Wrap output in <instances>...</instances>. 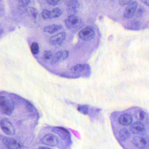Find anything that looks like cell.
Returning <instances> with one entry per match:
<instances>
[{
  "instance_id": "13",
  "label": "cell",
  "mask_w": 149,
  "mask_h": 149,
  "mask_svg": "<svg viewBox=\"0 0 149 149\" xmlns=\"http://www.w3.org/2000/svg\"><path fill=\"white\" fill-rule=\"evenodd\" d=\"M118 121L121 125L128 126L131 124L133 122V118L128 114H124L120 116Z\"/></svg>"
},
{
  "instance_id": "25",
  "label": "cell",
  "mask_w": 149,
  "mask_h": 149,
  "mask_svg": "<svg viewBox=\"0 0 149 149\" xmlns=\"http://www.w3.org/2000/svg\"><path fill=\"white\" fill-rule=\"evenodd\" d=\"M143 3L147 6H149V0H141Z\"/></svg>"
},
{
  "instance_id": "28",
  "label": "cell",
  "mask_w": 149,
  "mask_h": 149,
  "mask_svg": "<svg viewBox=\"0 0 149 149\" xmlns=\"http://www.w3.org/2000/svg\"><path fill=\"white\" fill-rule=\"evenodd\" d=\"M0 1H1V0H0Z\"/></svg>"
},
{
  "instance_id": "15",
  "label": "cell",
  "mask_w": 149,
  "mask_h": 149,
  "mask_svg": "<svg viewBox=\"0 0 149 149\" xmlns=\"http://www.w3.org/2000/svg\"><path fill=\"white\" fill-rule=\"evenodd\" d=\"M119 138L123 141L127 140L130 136V134L127 129H123L120 130L119 133Z\"/></svg>"
},
{
  "instance_id": "26",
  "label": "cell",
  "mask_w": 149,
  "mask_h": 149,
  "mask_svg": "<svg viewBox=\"0 0 149 149\" xmlns=\"http://www.w3.org/2000/svg\"><path fill=\"white\" fill-rule=\"evenodd\" d=\"M42 148V149H49L50 148H47V147H46V148H45V147H42V148Z\"/></svg>"
},
{
  "instance_id": "9",
  "label": "cell",
  "mask_w": 149,
  "mask_h": 149,
  "mask_svg": "<svg viewBox=\"0 0 149 149\" xmlns=\"http://www.w3.org/2000/svg\"><path fill=\"white\" fill-rule=\"evenodd\" d=\"M69 52L68 51H61L57 52L52 59L51 63L56 64L58 62L63 61L67 58L69 56Z\"/></svg>"
},
{
  "instance_id": "22",
  "label": "cell",
  "mask_w": 149,
  "mask_h": 149,
  "mask_svg": "<svg viewBox=\"0 0 149 149\" xmlns=\"http://www.w3.org/2000/svg\"><path fill=\"white\" fill-rule=\"evenodd\" d=\"M31 0H19V4L22 7H26L29 4Z\"/></svg>"
},
{
  "instance_id": "27",
  "label": "cell",
  "mask_w": 149,
  "mask_h": 149,
  "mask_svg": "<svg viewBox=\"0 0 149 149\" xmlns=\"http://www.w3.org/2000/svg\"><path fill=\"white\" fill-rule=\"evenodd\" d=\"M2 31V29L0 27V34L1 33Z\"/></svg>"
},
{
  "instance_id": "2",
  "label": "cell",
  "mask_w": 149,
  "mask_h": 149,
  "mask_svg": "<svg viewBox=\"0 0 149 149\" xmlns=\"http://www.w3.org/2000/svg\"><path fill=\"white\" fill-rule=\"evenodd\" d=\"M66 27L69 29H74L81 26L82 21L79 17L72 15L68 17L65 20Z\"/></svg>"
},
{
  "instance_id": "1",
  "label": "cell",
  "mask_w": 149,
  "mask_h": 149,
  "mask_svg": "<svg viewBox=\"0 0 149 149\" xmlns=\"http://www.w3.org/2000/svg\"><path fill=\"white\" fill-rule=\"evenodd\" d=\"M15 108L14 101L10 98L6 96H0V109L7 115H10L13 113Z\"/></svg>"
},
{
  "instance_id": "14",
  "label": "cell",
  "mask_w": 149,
  "mask_h": 149,
  "mask_svg": "<svg viewBox=\"0 0 149 149\" xmlns=\"http://www.w3.org/2000/svg\"><path fill=\"white\" fill-rule=\"evenodd\" d=\"M62 26L59 24H52L45 26L43 29L44 32H48L50 34L55 33L62 29Z\"/></svg>"
},
{
  "instance_id": "20",
  "label": "cell",
  "mask_w": 149,
  "mask_h": 149,
  "mask_svg": "<svg viewBox=\"0 0 149 149\" xmlns=\"http://www.w3.org/2000/svg\"><path fill=\"white\" fill-rule=\"evenodd\" d=\"M52 53L51 51L46 50L43 54V58L45 60H49L52 58Z\"/></svg>"
},
{
  "instance_id": "19",
  "label": "cell",
  "mask_w": 149,
  "mask_h": 149,
  "mask_svg": "<svg viewBox=\"0 0 149 149\" xmlns=\"http://www.w3.org/2000/svg\"><path fill=\"white\" fill-rule=\"evenodd\" d=\"M86 65L85 64H79L75 66L72 68V71L74 72H79L85 69Z\"/></svg>"
},
{
  "instance_id": "3",
  "label": "cell",
  "mask_w": 149,
  "mask_h": 149,
  "mask_svg": "<svg viewBox=\"0 0 149 149\" xmlns=\"http://www.w3.org/2000/svg\"><path fill=\"white\" fill-rule=\"evenodd\" d=\"M0 126L4 134L7 135L13 136L15 131L13 125L8 119H3L1 121Z\"/></svg>"
},
{
  "instance_id": "23",
  "label": "cell",
  "mask_w": 149,
  "mask_h": 149,
  "mask_svg": "<svg viewBox=\"0 0 149 149\" xmlns=\"http://www.w3.org/2000/svg\"><path fill=\"white\" fill-rule=\"evenodd\" d=\"M133 0H119V3L121 6H125L130 3Z\"/></svg>"
},
{
  "instance_id": "11",
  "label": "cell",
  "mask_w": 149,
  "mask_h": 149,
  "mask_svg": "<svg viewBox=\"0 0 149 149\" xmlns=\"http://www.w3.org/2000/svg\"><path fill=\"white\" fill-rule=\"evenodd\" d=\"M145 129V126L141 122H136L130 126L131 132L134 134H138L143 132Z\"/></svg>"
},
{
  "instance_id": "7",
  "label": "cell",
  "mask_w": 149,
  "mask_h": 149,
  "mask_svg": "<svg viewBox=\"0 0 149 149\" xmlns=\"http://www.w3.org/2000/svg\"><path fill=\"white\" fill-rule=\"evenodd\" d=\"M138 3L137 2L134 1L130 3L126 8L124 11L123 16L126 18H130L134 15L137 9Z\"/></svg>"
},
{
  "instance_id": "8",
  "label": "cell",
  "mask_w": 149,
  "mask_h": 149,
  "mask_svg": "<svg viewBox=\"0 0 149 149\" xmlns=\"http://www.w3.org/2000/svg\"><path fill=\"white\" fill-rule=\"evenodd\" d=\"M41 141L45 145L52 147L56 146L58 142V139L56 136L50 134L44 136L41 140Z\"/></svg>"
},
{
  "instance_id": "12",
  "label": "cell",
  "mask_w": 149,
  "mask_h": 149,
  "mask_svg": "<svg viewBox=\"0 0 149 149\" xmlns=\"http://www.w3.org/2000/svg\"><path fill=\"white\" fill-rule=\"evenodd\" d=\"M134 145L139 148L143 149L146 148L148 144L147 141L145 138L141 136H135L132 141Z\"/></svg>"
},
{
  "instance_id": "16",
  "label": "cell",
  "mask_w": 149,
  "mask_h": 149,
  "mask_svg": "<svg viewBox=\"0 0 149 149\" xmlns=\"http://www.w3.org/2000/svg\"><path fill=\"white\" fill-rule=\"evenodd\" d=\"M135 116L136 119L140 121H144L146 120V119L148 118V115L144 111L142 110H138L135 112Z\"/></svg>"
},
{
  "instance_id": "17",
  "label": "cell",
  "mask_w": 149,
  "mask_h": 149,
  "mask_svg": "<svg viewBox=\"0 0 149 149\" xmlns=\"http://www.w3.org/2000/svg\"><path fill=\"white\" fill-rule=\"evenodd\" d=\"M28 15L34 20H36L38 16V12L36 9L31 7L28 8L27 9Z\"/></svg>"
},
{
  "instance_id": "10",
  "label": "cell",
  "mask_w": 149,
  "mask_h": 149,
  "mask_svg": "<svg viewBox=\"0 0 149 149\" xmlns=\"http://www.w3.org/2000/svg\"><path fill=\"white\" fill-rule=\"evenodd\" d=\"M66 33L62 32L51 37L49 39V43L53 45H61L66 38Z\"/></svg>"
},
{
  "instance_id": "6",
  "label": "cell",
  "mask_w": 149,
  "mask_h": 149,
  "mask_svg": "<svg viewBox=\"0 0 149 149\" xmlns=\"http://www.w3.org/2000/svg\"><path fill=\"white\" fill-rule=\"evenodd\" d=\"M95 32L91 27H86L82 29L79 33V38L85 41H88L93 38Z\"/></svg>"
},
{
  "instance_id": "24",
  "label": "cell",
  "mask_w": 149,
  "mask_h": 149,
  "mask_svg": "<svg viewBox=\"0 0 149 149\" xmlns=\"http://www.w3.org/2000/svg\"><path fill=\"white\" fill-rule=\"evenodd\" d=\"M47 3L51 5H56L61 0H46Z\"/></svg>"
},
{
  "instance_id": "5",
  "label": "cell",
  "mask_w": 149,
  "mask_h": 149,
  "mask_svg": "<svg viewBox=\"0 0 149 149\" xmlns=\"http://www.w3.org/2000/svg\"><path fill=\"white\" fill-rule=\"evenodd\" d=\"M2 141L4 145L9 149H21L23 147L22 143L13 138L4 137L3 138Z\"/></svg>"
},
{
  "instance_id": "4",
  "label": "cell",
  "mask_w": 149,
  "mask_h": 149,
  "mask_svg": "<svg viewBox=\"0 0 149 149\" xmlns=\"http://www.w3.org/2000/svg\"><path fill=\"white\" fill-rule=\"evenodd\" d=\"M63 14V11L58 8H55L52 10L44 9L42 12V16L45 19L55 18L61 16Z\"/></svg>"
},
{
  "instance_id": "18",
  "label": "cell",
  "mask_w": 149,
  "mask_h": 149,
  "mask_svg": "<svg viewBox=\"0 0 149 149\" xmlns=\"http://www.w3.org/2000/svg\"><path fill=\"white\" fill-rule=\"evenodd\" d=\"M31 52L34 55H36L39 52V47L38 44L36 42L32 43L31 46Z\"/></svg>"
},
{
  "instance_id": "21",
  "label": "cell",
  "mask_w": 149,
  "mask_h": 149,
  "mask_svg": "<svg viewBox=\"0 0 149 149\" xmlns=\"http://www.w3.org/2000/svg\"><path fill=\"white\" fill-rule=\"evenodd\" d=\"M78 110L84 115L87 114L88 113V107L87 106H82L79 107Z\"/></svg>"
}]
</instances>
